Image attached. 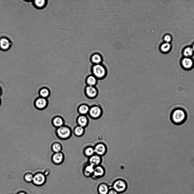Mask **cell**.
<instances>
[{
  "mask_svg": "<svg viewBox=\"0 0 194 194\" xmlns=\"http://www.w3.org/2000/svg\"><path fill=\"white\" fill-rule=\"evenodd\" d=\"M11 45V42L8 39L3 37L0 39V48L2 50H8Z\"/></svg>",
  "mask_w": 194,
  "mask_h": 194,
  "instance_id": "ac0fdd59",
  "label": "cell"
},
{
  "mask_svg": "<svg viewBox=\"0 0 194 194\" xmlns=\"http://www.w3.org/2000/svg\"><path fill=\"white\" fill-rule=\"evenodd\" d=\"M94 148L95 154L102 157L105 155L107 152L106 145L102 142L96 143L94 147Z\"/></svg>",
  "mask_w": 194,
  "mask_h": 194,
  "instance_id": "ba28073f",
  "label": "cell"
},
{
  "mask_svg": "<svg viewBox=\"0 0 194 194\" xmlns=\"http://www.w3.org/2000/svg\"><path fill=\"white\" fill-rule=\"evenodd\" d=\"M170 47V45L168 43H163L161 47V50L164 52H166L169 50Z\"/></svg>",
  "mask_w": 194,
  "mask_h": 194,
  "instance_id": "f1b7e54d",
  "label": "cell"
},
{
  "mask_svg": "<svg viewBox=\"0 0 194 194\" xmlns=\"http://www.w3.org/2000/svg\"><path fill=\"white\" fill-rule=\"evenodd\" d=\"M82 153L84 156L88 158L95 154L94 147L90 146L85 147L83 149Z\"/></svg>",
  "mask_w": 194,
  "mask_h": 194,
  "instance_id": "ffe728a7",
  "label": "cell"
},
{
  "mask_svg": "<svg viewBox=\"0 0 194 194\" xmlns=\"http://www.w3.org/2000/svg\"><path fill=\"white\" fill-rule=\"evenodd\" d=\"M72 133L71 128L65 125L56 128L55 130V133L57 137L62 140L69 139L72 136Z\"/></svg>",
  "mask_w": 194,
  "mask_h": 194,
  "instance_id": "3957f363",
  "label": "cell"
},
{
  "mask_svg": "<svg viewBox=\"0 0 194 194\" xmlns=\"http://www.w3.org/2000/svg\"><path fill=\"white\" fill-rule=\"evenodd\" d=\"M187 118V111L181 107L174 108L170 113V120L173 124L176 125H180L184 124L186 121Z\"/></svg>",
  "mask_w": 194,
  "mask_h": 194,
  "instance_id": "6da1fadb",
  "label": "cell"
},
{
  "mask_svg": "<svg viewBox=\"0 0 194 194\" xmlns=\"http://www.w3.org/2000/svg\"><path fill=\"white\" fill-rule=\"evenodd\" d=\"M193 52V50L192 48L190 47H187L184 50V55L186 57H189L192 56Z\"/></svg>",
  "mask_w": 194,
  "mask_h": 194,
  "instance_id": "4316f807",
  "label": "cell"
},
{
  "mask_svg": "<svg viewBox=\"0 0 194 194\" xmlns=\"http://www.w3.org/2000/svg\"><path fill=\"white\" fill-rule=\"evenodd\" d=\"M51 149L53 153L61 152L62 151V146L59 142H55L52 144Z\"/></svg>",
  "mask_w": 194,
  "mask_h": 194,
  "instance_id": "cb8c5ba5",
  "label": "cell"
},
{
  "mask_svg": "<svg viewBox=\"0 0 194 194\" xmlns=\"http://www.w3.org/2000/svg\"><path fill=\"white\" fill-rule=\"evenodd\" d=\"M0 93H1V91L0 90Z\"/></svg>",
  "mask_w": 194,
  "mask_h": 194,
  "instance_id": "836d02e7",
  "label": "cell"
},
{
  "mask_svg": "<svg viewBox=\"0 0 194 194\" xmlns=\"http://www.w3.org/2000/svg\"><path fill=\"white\" fill-rule=\"evenodd\" d=\"M33 176L32 174L30 173H26L24 176V179L27 182H32Z\"/></svg>",
  "mask_w": 194,
  "mask_h": 194,
  "instance_id": "83f0119b",
  "label": "cell"
},
{
  "mask_svg": "<svg viewBox=\"0 0 194 194\" xmlns=\"http://www.w3.org/2000/svg\"><path fill=\"white\" fill-rule=\"evenodd\" d=\"M103 113L102 107L99 105H94L90 108L88 114L93 119H97L101 117Z\"/></svg>",
  "mask_w": 194,
  "mask_h": 194,
  "instance_id": "277c9868",
  "label": "cell"
},
{
  "mask_svg": "<svg viewBox=\"0 0 194 194\" xmlns=\"http://www.w3.org/2000/svg\"><path fill=\"white\" fill-rule=\"evenodd\" d=\"M46 3V1L44 0H36L34 2L35 5L36 7L40 8L44 7Z\"/></svg>",
  "mask_w": 194,
  "mask_h": 194,
  "instance_id": "484cf974",
  "label": "cell"
},
{
  "mask_svg": "<svg viewBox=\"0 0 194 194\" xmlns=\"http://www.w3.org/2000/svg\"><path fill=\"white\" fill-rule=\"evenodd\" d=\"M90 108L87 105L82 104L78 107L77 111L80 115H86L88 114Z\"/></svg>",
  "mask_w": 194,
  "mask_h": 194,
  "instance_id": "603a6c76",
  "label": "cell"
},
{
  "mask_svg": "<svg viewBox=\"0 0 194 194\" xmlns=\"http://www.w3.org/2000/svg\"><path fill=\"white\" fill-rule=\"evenodd\" d=\"M85 128L78 125L74 128L73 133L76 137H80L82 136L85 133Z\"/></svg>",
  "mask_w": 194,
  "mask_h": 194,
  "instance_id": "7402d4cb",
  "label": "cell"
},
{
  "mask_svg": "<svg viewBox=\"0 0 194 194\" xmlns=\"http://www.w3.org/2000/svg\"><path fill=\"white\" fill-rule=\"evenodd\" d=\"M107 194H119V193L112 187L110 188Z\"/></svg>",
  "mask_w": 194,
  "mask_h": 194,
  "instance_id": "f546056e",
  "label": "cell"
},
{
  "mask_svg": "<svg viewBox=\"0 0 194 194\" xmlns=\"http://www.w3.org/2000/svg\"><path fill=\"white\" fill-rule=\"evenodd\" d=\"M180 65L181 67L185 70H190L194 67V62L192 59L185 57L181 61Z\"/></svg>",
  "mask_w": 194,
  "mask_h": 194,
  "instance_id": "30bf717a",
  "label": "cell"
},
{
  "mask_svg": "<svg viewBox=\"0 0 194 194\" xmlns=\"http://www.w3.org/2000/svg\"><path fill=\"white\" fill-rule=\"evenodd\" d=\"M17 194H27L24 191H20L18 192Z\"/></svg>",
  "mask_w": 194,
  "mask_h": 194,
  "instance_id": "1f68e13d",
  "label": "cell"
},
{
  "mask_svg": "<svg viewBox=\"0 0 194 194\" xmlns=\"http://www.w3.org/2000/svg\"><path fill=\"white\" fill-rule=\"evenodd\" d=\"M192 48L193 49V51H194V45L193 46V47Z\"/></svg>",
  "mask_w": 194,
  "mask_h": 194,
  "instance_id": "d6a6232c",
  "label": "cell"
},
{
  "mask_svg": "<svg viewBox=\"0 0 194 194\" xmlns=\"http://www.w3.org/2000/svg\"></svg>",
  "mask_w": 194,
  "mask_h": 194,
  "instance_id": "e575fe53",
  "label": "cell"
},
{
  "mask_svg": "<svg viewBox=\"0 0 194 194\" xmlns=\"http://www.w3.org/2000/svg\"><path fill=\"white\" fill-rule=\"evenodd\" d=\"M110 188V187L107 183L102 182L98 185L97 190L98 194H107Z\"/></svg>",
  "mask_w": 194,
  "mask_h": 194,
  "instance_id": "e0dca14e",
  "label": "cell"
},
{
  "mask_svg": "<svg viewBox=\"0 0 194 194\" xmlns=\"http://www.w3.org/2000/svg\"><path fill=\"white\" fill-rule=\"evenodd\" d=\"M112 187L119 193L125 191L128 188V184L124 180L119 178L115 180L113 182Z\"/></svg>",
  "mask_w": 194,
  "mask_h": 194,
  "instance_id": "5b68a950",
  "label": "cell"
},
{
  "mask_svg": "<svg viewBox=\"0 0 194 194\" xmlns=\"http://www.w3.org/2000/svg\"><path fill=\"white\" fill-rule=\"evenodd\" d=\"M84 93L88 98L93 99L98 96V91L96 86L87 85L84 89Z\"/></svg>",
  "mask_w": 194,
  "mask_h": 194,
  "instance_id": "52a82bcc",
  "label": "cell"
},
{
  "mask_svg": "<svg viewBox=\"0 0 194 194\" xmlns=\"http://www.w3.org/2000/svg\"><path fill=\"white\" fill-rule=\"evenodd\" d=\"M65 158L64 154L62 151L53 153L51 158L52 162L56 165H59L62 164L64 161Z\"/></svg>",
  "mask_w": 194,
  "mask_h": 194,
  "instance_id": "9c48e42d",
  "label": "cell"
},
{
  "mask_svg": "<svg viewBox=\"0 0 194 194\" xmlns=\"http://www.w3.org/2000/svg\"><path fill=\"white\" fill-rule=\"evenodd\" d=\"M39 94L41 97L47 99L50 95V91L48 88L44 87L40 90Z\"/></svg>",
  "mask_w": 194,
  "mask_h": 194,
  "instance_id": "d4e9b609",
  "label": "cell"
},
{
  "mask_svg": "<svg viewBox=\"0 0 194 194\" xmlns=\"http://www.w3.org/2000/svg\"><path fill=\"white\" fill-rule=\"evenodd\" d=\"M51 123L52 126L57 128L65 125V121L63 118L59 116H56L52 119Z\"/></svg>",
  "mask_w": 194,
  "mask_h": 194,
  "instance_id": "9a60e30c",
  "label": "cell"
},
{
  "mask_svg": "<svg viewBox=\"0 0 194 194\" xmlns=\"http://www.w3.org/2000/svg\"><path fill=\"white\" fill-rule=\"evenodd\" d=\"M88 158L87 163L94 167L101 165L102 161V157L96 154Z\"/></svg>",
  "mask_w": 194,
  "mask_h": 194,
  "instance_id": "7c38bea8",
  "label": "cell"
},
{
  "mask_svg": "<svg viewBox=\"0 0 194 194\" xmlns=\"http://www.w3.org/2000/svg\"><path fill=\"white\" fill-rule=\"evenodd\" d=\"M91 72L92 74L98 80L104 79L108 74L106 67L102 63L93 64L91 68Z\"/></svg>",
  "mask_w": 194,
  "mask_h": 194,
  "instance_id": "7a4b0ae2",
  "label": "cell"
},
{
  "mask_svg": "<svg viewBox=\"0 0 194 194\" xmlns=\"http://www.w3.org/2000/svg\"><path fill=\"white\" fill-rule=\"evenodd\" d=\"M76 123L77 125L84 128H86L88 125L89 120L86 115H80L77 118Z\"/></svg>",
  "mask_w": 194,
  "mask_h": 194,
  "instance_id": "4fadbf2b",
  "label": "cell"
},
{
  "mask_svg": "<svg viewBox=\"0 0 194 194\" xmlns=\"http://www.w3.org/2000/svg\"><path fill=\"white\" fill-rule=\"evenodd\" d=\"M46 181L47 175L44 173L39 172L34 175L32 183L36 186H41L46 183Z\"/></svg>",
  "mask_w": 194,
  "mask_h": 194,
  "instance_id": "8992f818",
  "label": "cell"
},
{
  "mask_svg": "<svg viewBox=\"0 0 194 194\" xmlns=\"http://www.w3.org/2000/svg\"><path fill=\"white\" fill-rule=\"evenodd\" d=\"M106 170L103 166L100 165L94 167L92 178L94 179L101 178L105 175Z\"/></svg>",
  "mask_w": 194,
  "mask_h": 194,
  "instance_id": "8fae6325",
  "label": "cell"
},
{
  "mask_svg": "<svg viewBox=\"0 0 194 194\" xmlns=\"http://www.w3.org/2000/svg\"><path fill=\"white\" fill-rule=\"evenodd\" d=\"M98 80L92 74L88 76L86 78L85 82L87 85L96 86Z\"/></svg>",
  "mask_w": 194,
  "mask_h": 194,
  "instance_id": "d6986e66",
  "label": "cell"
},
{
  "mask_svg": "<svg viewBox=\"0 0 194 194\" xmlns=\"http://www.w3.org/2000/svg\"><path fill=\"white\" fill-rule=\"evenodd\" d=\"M94 167L87 163L84 166L82 170L83 175L86 177H92L94 171Z\"/></svg>",
  "mask_w": 194,
  "mask_h": 194,
  "instance_id": "5bb4252c",
  "label": "cell"
},
{
  "mask_svg": "<svg viewBox=\"0 0 194 194\" xmlns=\"http://www.w3.org/2000/svg\"><path fill=\"white\" fill-rule=\"evenodd\" d=\"M171 37L169 35H166L164 37V40L166 43H168L171 41Z\"/></svg>",
  "mask_w": 194,
  "mask_h": 194,
  "instance_id": "4dcf8cb0",
  "label": "cell"
},
{
  "mask_svg": "<svg viewBox=\"0 0 194 194\" xmlns=\"http://www.w3.org/2000/svg\"><path fill=\"white\" fill-rule=\"evenodd\" d=\"M90 60L93 64H96L102 63L103 59L100 54L95 53L91 56Z\"/></svg>",
  "mask_w": 194,
  "mask_h": 194,
  "instance_id": "44dd1931",
  "label": "cell"
},
{
  "mask_svg": "<svg viewBox=\"0 0 194 194\" xmlns=\"http://www.w3.org/2000/svg\"><path fill=\"white\" fill-rule=\"evenodd\" d=\"M35 105L38 109H44L48 105V101L47 99L40 97L36 99L35 102Z\"/></svg>",
  "mask_w": 194,
  "mask_h": 194,
  "instance_id": "2e32d148",
  "label": "cell"
}]
</instances>
